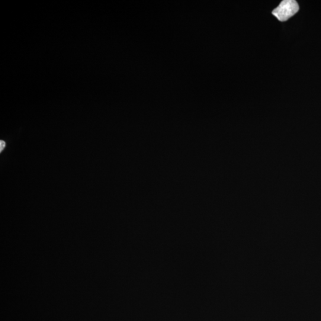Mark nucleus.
<instances>
[{"label": "nucleus", "instance_id": "f257e3e1", "mask_svg": "<svg viewBox=\"0 0 321 321\" xmlns=\"http://www.w3.org/2000/svg\"><path fill=\"white\" fill-rule=\"evenodd\" d=\"M299 10L298 3L294 0H284L272 11V14L281 22H285L293 16Z\"/></svg>", "mask_w": 321, "mask_h": 321}, {"label": "nucleus", "instance_id": "f03ea898", "mask_svg": "<svg viewBox=\"0 0 321 321\" xmlns=\"http://www.w3.org/2000/svg\"><path fill=\"white\" fill-rule=\"evenodd\" d=\"M6 143L4 140H0V152H2L6 147Z\"/></svg>", "mask_w": 321, "mask_h": 321}]
</instances>
